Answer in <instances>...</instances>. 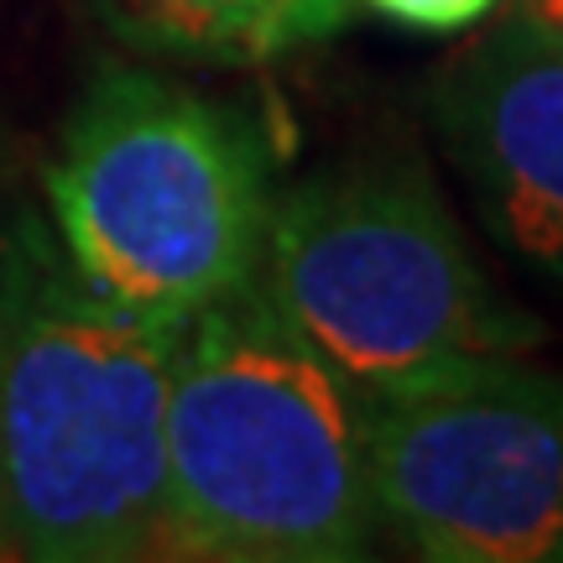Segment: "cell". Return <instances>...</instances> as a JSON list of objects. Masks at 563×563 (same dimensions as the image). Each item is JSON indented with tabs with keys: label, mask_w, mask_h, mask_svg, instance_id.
Returning a JSON list of instances; mask_svg holds the SVG:
<instances>
[{
	"label": "cell",
	"mask_w": 563,
	"mask_h": 563,
	"mask_svg": "<svg viewBox=\"0 0 563 563\" xmlns=\"http://www.w3.org/2000/svg\"><path fill=\"white\" fill-rule=\"evenodd\" d=\"M527 11H538V16H543V21H553V26H559V32H563V0H532Z\"/></svg>",
	"instance_id": "9"
},
{
	"label": "cell",
	"mask_w": 563,
	"mask_h": 563,
	"mask_svg": "<svg viewBox=\"0 0 563 563\" xmlns=\"http://www.w3.org/2000/svg\"><path fill=\"white\" fill-rule=\"evenodd\" d=\"M355 0H104L121 32L194 63H272L334 37Z\"/></svg>",
	"instance_id": "7"
},
{
	"label": "cell",
	"mask_w": 563,
	"mask_h": 563,
	"mask_svg": "<svg viewBox=\"0 0 563 563\" xmlns=\"http://www.w3.org/2000/svg\"><path fill=\"white\" fill-rule=\"evenodd\" d=\"M355 5L386 21H402L412 32H460L470 21H481L496 0H355Z\"/></svg>",
	"instance_id": "8"
},
{
	"label": "cell",
	"mask_w": 563,
	"mask_h": 563,
	"mask_svg": "<svg viewBox=\"0 0 563 563\" xmlns=\"http://www.w3.org/2000/svg\"><path fill=\"white\" fill-rule=\"evenodd\" d=\"M42 188L74 272L162 319H194L256 277L277 203L262 125L136 63L95 68Z\"/></svg>",
	"instance_id": "3"
},
{
	"label": "cell",
	"mask_w": 563,
	"mask_h": 563,
	"mask_svg": "<svg viewBox=\"0 0 563 563\" xmlns=\"http://www.w3.org/2000/svg\"><path fill=\"white\" fill-rule=\"evenodd\" d=\"M371 532L361 397L272 313L256 277L199 308L167 391L162 559L350 563Z\"/></svg>",
	"instance_id": "2"
},
{
	"label": "cell",
	"mask_w": 563,
	"mask_h": 563,
	"mask_svg": "<svg viewBox=\"0 0 563 563\" xmlns=\"http://www.w3.org/2000/svg\"><path fill=\"white\" fill-rule=\"evenodd\" d=\"M188 319L100 298L47 214L0 235V559H162L167 391Z\"/></svg>",
	"instance_id": "1"
},
{
	"label": "cell",
	"mask_w": 563,
	"mask_h": 563,
	"mask_svg": "<svg viewBox=\"0 0 563 563\" xmlns=\"http://www.w3.org/2000/svg\"><path fill=\"white\" fill-rule=\"evenodd\" d=\"M433 110L496 241L563 282V32L538 11L501 21L454 58Z\"/></svg>",
	"instance_id": "6"
},
{
	"label": "cell",
	"mask_w": 563,
	"mask_h": 563,
	"mask_svg": "<svg viewBox=\"0 0 563 563\" xmlns=\"http://www.w3.org/2000/svg\"><path fill=\"white\" fill-rule=\"evenodd\" d=\"M365 407L376 517L433 563H563V376L470 355Z\"/></svg>",
	"instance_id": "5"
},
{
	"label": "cell",
	"mask_w": 563,
	"mask_h": 563,
	"mask_svg": "<svg viewBox=\"0 0 563 563\" xmlns=\"http://www.w3.org/2000/svg\"><path fill=\"white\" fill-rule=\"evenodd\" d=\"M256 287L361 402L548 334L485 277L418 146L355 152L282 188Z\"/></svg>",
	"instance_id": "4"
}]
</instances>
